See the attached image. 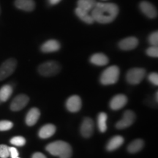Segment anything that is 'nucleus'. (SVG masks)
Returning <instances> with one entry per match:
<instances>
[{"label":"nucleus","mask_w":158,"mask_h":158,"mask_svg":"<svg viewBox=\"0 0 158 158\" xmlns=\"http://www.w3.org/2000/svg\"><path fill=\"white\" fill-rule=\"evenodd\" d=\"M119 9L116 4L97 2L91 11L94 21L100 23H109L114 21L118 14Z\"/></svg>","instance_id":"1"},{"label":"nucleus","mask_w":158,"mask_h":158,"mask_svg":"<svg viewBox=\"0 0 158 158\" xmlns=\"http://www.w3.org/2000/svg\"><path fill=\"white\" fill-rule=\"evenodd\" d=\"M45 149L51 155L58 156L59 158H71L73 154L71 146L63 141H56L50 143L46 146Z\"/></svg>","instance_id":"2"},{"label":"nucleus","mask_w":158,"mask_h":158,"mask_svg":"<svg viewBox=\"0 0 158 158\" xmlns=\"http://www.w3.org/2000/svg\"><path fill=\"white\" fill-rule=\"evenodd\" d=\"M119 68L116 65H112L106 68L100 76V82L103 85L114 84L119 78Z\"/></svg>","instance_id":"3"},{"label":"nucleus","mask_w":158,"mask_h":158,"mask_svg":"<svg viewBox=\"0 0 158 158\" xmlns=\"http://www.w3.org/2000/svg\"><path fill=\"white\" fill-rule=\"evenodd\" d=\"M61 70V66L57 62L49 61L43 63L39 66L38 72L43 76H53L59 73Z\"/></svg>","instance_id":"4"},{"label":"nucleus","mask_w":158,"mask_h":158,"mask_svg":"<svg viewBox=\"0 0 158 158\" xmlns=\"http://www.w3.org/2000/svg\"><path fill=\"white\" fill-rule=\"evenodd\" d=\"M17 66V61L15 59H7L0 66V81L5 80L14 73Z\"/></svg>","instance_id":"5"},{"label":"nucleus","mask_w":158,"mask_h":158,"mask_svg":"<svg viewBox=\"0 0 158 158\" xmlns=\"http://www.w3.org/2000/svg\"><path fill=\"white\" fill-rule=\"evenodd\" d=\"M146 74V70L143 68H133L128 70L126 79L130 84H138L143 80Z\"/></svg>","instance_id":"6"},{"label":"nucleus","mask_w":158,"mask_h":158,"mask_svg":"<svg viewBox=\"0 0 158 158\" xmlns=\"http://www.w3.org/2000/svg\"><path fill=\"white\" fill-rule=\"evenodd\" d=\"M135 119V114L133 111L130 110H127L124 112L123 114V117L120 119L116 124V127L117 129L122 130L127 128L131 126L133 124Z\"/></svg>","instance_id":"7"},{"label":"nucleus","mask_w":158,"mask_h":158,"mask_svg":"<svg viewBox=\"0 0 158 158\" xmlns=\"http://www.w3.org/2000/svg\"><path fill=\"white\" fill-rule=\"evenodd\" d=\"M29 101V97L26 94H19L13 99L10 104V109L13 111H19L22 110L28 104Z\"/></svg>","instance_id":"8"},{"label":"nucleus","mask_w":158,"mask_h":158,"mask_svg":"<svg viewBox=\"0 0 158 158\" xmlns=\"http://www.w3.org/2000/svg\"><path fill=\"white\" fill-rule=\"evenodd\" d=\"M94 131V122L89 117L85 118L81 125L80 132L83 137L89 138Z\"/></svg>","instance_id":"9"},{"label":"nucleus","mask_w":158,"mask_h":158,"mask_svg":"<svg viewBox=\"0 0 158 158\" xmlns=\"http://www.w3.org/2000/svg\"><path fill=\"white\" fill-rule=\"evenodd\" d=\"M139 7L142 13L149 19H155L157 16V9L155 8V7L152 4L149 2L142 1L140 3Z\"/></svg>","instance_id":"10"},{"label":"nucleus","mask_w":158,"mask_h":158,"mask_svg":"<svg viewBox=\"0 0 158 158\" xmlns=\"http://www.w3.org/2000/svg\"><path fill=\"white\" fill-rule=\"evenodd\" d=\"M81 100L78 95H73L68 99L66 102V107L69 111L76 113L81 108Z\"/></svg>","instance_id":"11"},{"label":"nucleus","mask_w":158,"mask_h":158,"mask_svg":"<svg viewBox=\"0 0 158 158\" xmlns=\"http://www.w3.org/2000/svg\"><path fill=\"white\" fill-rule=\"evenodd\" d=\"M138 40L135 37H126L118 43V47L123 51L133 50L138 46Z\"/></svg>","instance_id":"12"},{"label":"nucleus","mask_w":158,"mask_h":158,"mask_svg":"<svg viewBox=\"0 0 158 158\" xmlns=\"http://www.w3.org/2000/svg\"><path fill=\"white\" fill-rule=\"evenodd\" d=\"M127 98L124 94H116L110 102V108L112 110H119L127 104Z\"/></svg>","instance_id":"13"},{"label":"nucleus","mask_w":158,"mask_h":158,"mask_svg":"<svg viewBox=\"0 0 158 158\" xmlns=\"http://www.w3.org/2000/svg\"><path fill=\"white\" fill-rule=\"evenodd\" d=\"M14 4L18 9L26 12H31L35 8L34 0H15Z\"/></svg>","instance_id":"14"},{"label":"nucleus","mask_w":158,"mask_h":158,"mask_svg":"<svg viewBox=\"0 0 158 158\" xmlns=\"http://www.w3.org/2000/svg\"><path fill=\"white\" fill-rule=\"evenodd\" d=\"M40 112L37 108H32L29 110L26 116V123L28 126H33L38 121Z\"/></svg>","instance_id":"15"},{"label":"nucleus","mask_w":158,"mask_h":158,"mask_svg":"<svg viewBox=\"0 0 158 158\" xmlns=\"http://www.w3.org/2000/svg\"><path fill=\"white\" fill-rule=\"evenodd\" d=\"M60 47V43L56 40H49L42 45L41 51L44 53H52L59 51Z\"/></svg>","instance_id":"16"},{"label":"nucleus","mask_w":158,"mask_h":158,"mask_svg":"<svg viewBox=\"0 0 158 158\" xmlns=\"http://www.w3.org/2000/svg\"><path fill=\"white\" fill-rule=\"evenodd\" d=\"M124 141V138L121 135H116L113 138H110V141L108 142L106 149L108 151L111 152L117 149L118 147H120L123 144Z\"/></svg>","instance_id":"17"},{"label":"nucleus","mask_w":158,"mask_h":158,"mask_svg":"<svg viewBox=\"0 0 158 158\" xmlns=\"http://www.w3.org/2000/svg\"><path fill=\"white\" fill-rule=\"evenodd\" d=\"M55 132H56V127L54 124H47L40 128L39 131V136L40 138L45 139L51 137L55 133Z\"/></svg>","instance_id":"18"},{"label":"nucleus","mask_w":158,"mask_h":158,"mask_svg":"<svg viewBox=\"0 0 158 158\" xmlns=\"http://www.w3.org/2000/svg\"><path fill=\"white\" fill-rule=\"evenodd\" d=\"M90 62L93 64L97 66H105L109 62L108 58L104 54L101 53H97L91 56Z\"/></svg>","instance_id":"19"},{"label":"nucleus","mask_w":158,"mask_h":158,"mask_svg":"<svg viewBox=\"0 0 158 158\" xmlns=\"http://www.w3.org/2000/svg\"><path fill=\"white\" fill-rule=\"evenodd\" d=\"M96 5V0H78V8L89 12V13L94 8Z\"/></svg>","instance_id":"20"},{"label":"nucleus","mask_w":158,"mask_h":158,"mask_svg":"<svg viewBox=\"0 0 158 158\" xmlns=\"http://www.w3.org/2000/svg\"><path fill=\"white\" fill-rule=\"evenodd\" d=\"M75 13H76V15L79 18V19L84 21V22L88 23V24H92V23L94 22L92 15L89 14V12L84 11L83 10L77 7L76 10H75Z\"/></svg>","instance_id":"21"},{"label":"nucleus","mask_w":158,"mask_h":158,"mask_svg":"<svg viewBox=\"0 0 158 158\" xmlns=\"http://www.w3.org/2000/svg\"><path fill=\"white\" fill-rule=\"evenodd\" d=\"M143 146H144V142L143 140L141 139L134 140V141H132L131 143L129 144V146H128L127 151L131 154L137 153L143 149Z\"/></svg>","instance_id":"22"},{"label":"nucleus","mask_w":158,"mask_h":158,"mask_svg":"<svg viewBox=\"0 0 158 158\" xmlns=\"http://www.w3.org/2000/svg\"><path fill=\"white\" fill-rule=\"evenodd\" d=\"M108 116L105 112H100L98 116V126L101 133H105L107 130Z\"/></svg>","instance_id":"23"},{"label":"nucleus","mask_w":158,"mask_h":158,"mask_svg":"<svg viewBox=\"0 0 158 158\" xmlns=\"http://www.w3.org/2000/svg\"><path fill=\"white\" fill-rule=\"evenodd\" d=\"M13 93V87L10 85H5L0 89V102H6Z\"/></svg>","instance_id":"24"},{"label":"nucleus","mask_w":158,"mask_h":158,"mask_svg":"<svg viewBox=\"0 0 158 158\" xmlns=\"http://www.w3.org/2000/svg\"><path fill=\"white\" fill-rule=\"evenodd\" d=\"M10 143L16 147H23L26 143V139L22 136H15L10 139Z\"/></svg>","instance_id":"25"},{"label":"nucleus","mask_w":158,"mask_h":158,"mask_svg":"<svg viewBox=\"0 0 158 158\" xmlns=\"http://www.w3.org/2000/svg\"><path fill=\"white\" fill-rule=\"evenodd\" d=\"M13 127V122L7 120L0 121V131H7Z\"/></svg>","instance_id":"26"},{"label":"nucleus","mask_w":158,"mask_h":158,"mask_svg":"<svg viewBox=\"0 0 158 158\" xmlns=\"http://www.w3.org/2000/svg\"><path fill=\"white\" fill-rule=\"evenodd\" d=\"M10 156L9 147L1 144L0 145V157L1 158H7Z\"/></svg>","instance_id":"27"},{"label":"nucleus","mask_w":158,"mask_h":158,"mask_svg":"<svg viewBox=\"0 0 158 158\" xmlns=\"http://www.w3.org/2000/svg\"><path fill=\"white\" fill-rule=\"evenodd\" d=\"M149 42L152 45L154 46H157L158 45V32L157 31H154L149 35Z\"/></svg>","instance_id":"28"},{"label":"nucleus","mask_w":158,"mask_h":158,"mask_svg":"<svg viewBox=\"0 0 158 158\" xmlns=\"http://www.w3.org/2000/svg\"><path fill=\"white\" fill-rule=\"evenodd\" d=\"M148 56L151 57H157L158 56V48L157 46H154L152 45L149 48H147V51H146Z\"/></svg>","instance_id":"29"},{"label":"nucleus","mask_w":158,"mask_h":158,"mask_svg":"<svg viewBox=\"0 0 158 158\" xmlns=\"http://www.w3.org/2000/svg\"><path fill=\"white\" fill-rule=\"evenodd\" d=\"M149 81L151 83H152L155 86H157L158 85V74L157 73H152L151 74L149 75Z\"/></svg>","instance_id":"30"},{"label":"nucleus","mask_w":158,"mask_h":158,"mask_svg":"<svg viewBox=\"0 0 158 158\" xmlns=\"http://www.w3.org/2000/svg\"><path fill=\"white\" fill-rule=\"evenodd\" d=\"M10 150V155L11 158H15L19 157V152L15 149V147H9Z\"/></svg>","instance_id":"31"},{"label":"nucleus","mask_w":158,"mask_h":158,"mask_svg":"<svg viewBox=\"0 0 158 158\" xmlns=\"http://www.w3.org/2000/svg\"><path fill=\"white\" fill-rule=\"evenodd\" d=\"M31 158H47L41 152H35L33 154Z\"/></svg>","instance_id":"32"},{"label":"nucleus","mask_w":158,"mask_h":158,"mask_svg":"<svg viewBox=\"0 0 158 158\" xmlns=\"http://www.w3.org/2000/svg\"><path fill=\"white\" fill-rule=\"evenodd\" d=\"M48 1L50 5H56V4H58L59 2H60L62 0H48Z\"/></svg>","instance_id":"33"},{"label":"nucleus","mask_w":158,"mask_h":158,"mask_svg":"<svg viewBox=\"0 0 158 158\" xmlns=\"http://www.w3.org/2000/svg\"><path fill=\"white\" fill-rule=\"evenodd\" d=\"M158 92H156V100H157H157H158Z\"/></svg>","instance_id":"34"},{"label":"nucleus","mask_w":158,"mask_h":158,"mask_svg":"<svg viewBox=\"0 0 158 158\" xmlns=\"http://www.w3.org/2000/svg\"><path fill=\"white\" fill-rule=\"evenodd\" d=\"M0 13H1V7H0Z\"/></svg>","instance_id":"35"},{"label":"nucleus","mask_w":158,"mask_h":158,"mask_svg":"<svg viewBox=\"0 0 158 158\" xmlns=\"http://www.w3.org/2000/svg\"><path fill=\"white\" fill-rule=\"evenodd\" d=\"M15 158H20V157H15Z\"/></svg>","instance_id":"36"}]
</instances>
